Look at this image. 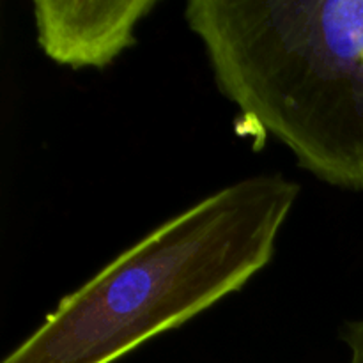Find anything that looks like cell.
I'll use <instances>...</instances> for the list:
<instances>
[{
	"mask_svg": "<svg viewBox=\"0 0 363 363\" xmlns=\"http://www.w3.org/2000/svg\"><path fill=\"white\" fill-rule=\"evenodd\" d=\"M342 340L350 350L347 363H363V319L347 321L342 326Z\"/></svg>",
	"mask_w": 363,
	"mask_h": 363,
	"instance_id": "obj_4",
	"label": "cell"
},
{
	"mask_svg": "<svg viewBox=\"0 0 363 363\" xmlns=\"http://www.w3.org/2000/svg\"><path fill=\"white\" fill-rule=\"evenodd\" d=\"M184 20L247 123L363 191V0H190Z\"/></svg>",
	"mask_w": 363,
	"mask_h": 363,
	"instance_id": "obj_2",
	"label": "cell"
},
{
	"mask_svg": "<svg viewBox=\"0 0 363 363\" xmlns=\"http://www.w3.org/2000/svg\"><path fill=\"white\" fill-rule=\"evenodd\" d=\"M298 195L282 174L220 188L66 294L2 363H113L184 325L272 262Z\"/></svg>",
	"mask_w": 363,
	"mask_h": 363,
	"instance_id": "obj_1",
	"label": "cell"
},
{
	"mask_svg": "<svg viewBox=\"0 0 363 363\" xmlns=\"http://www.w3.org/2000/svg\"><path fill=\"white\" fill-rule=\"evenodd\" d=\"M156 6L155 0H35L38 45L60 66L101 69L137 43L138 21Z\"/></svg>",
	"mask_w": 363,
	"mask_h": 363,
	"instance_id": "obj_3",
	"label": "cell"
}]
</instances>
